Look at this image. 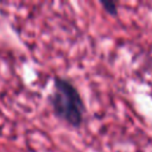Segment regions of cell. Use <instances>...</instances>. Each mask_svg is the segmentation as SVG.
Segmentation results:
<instances>
[{
	"instance_id": "2",
	"label": "cell",
	"mask_w": 152,
	"mask_h": 152,
	"mask_svg": "<svg viewBox=\"0 0 152 152\" xmlns=\"http://www.w3.org/2000/svg\"><path fill=\"white\" fill-rule=\"evenodd\" d=\"M102 5L104 7V10L110 13V14H116V4L112 2V1H102Z\"/></svg>"
},
{
	"instance_id": "1",
	"label": "cell",
	"mask_w": 152,
	"mask_h": 152,
	"mask_svg": "<svg viewBox=\"0 0 152 152\" xmlns=\"http://www.w3.org/2000/svg\"><path fill=\"white\" fill-rule=\"evenodd\" d=\"M50 102L55 114L66 124L78 127L83 121L84 104L78 90L65 78L56 77Z\"/></svg>"
}]
</instances>
